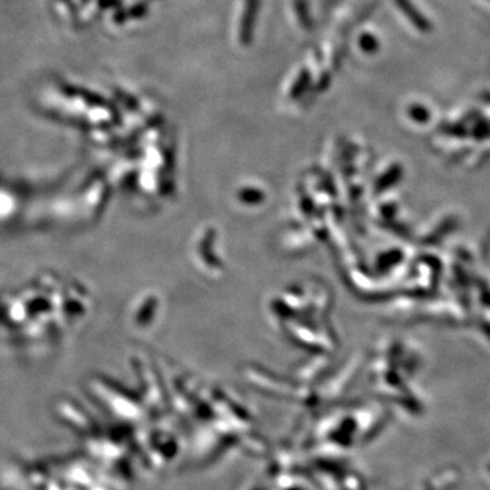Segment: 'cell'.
<instances>
[{
  "mask_svg": "<svg viewBox=\"0 0 490 490\" xmlns=\"http://www.w3.org/2000/svg\"><path fill=\"white\" fill-rule=\"evenodd\" d=\"M396 4L401 7L404 15L410 19V22L417 29L421 30V31H429L431 30L429 21L419 13V10L410 3V0H396Z\"/></svg>",
  "mask_w": 490,
  "mask_h": 490,
  "instance_id": "obj_1",
  "label": "cell"
}]
</instances>
